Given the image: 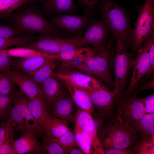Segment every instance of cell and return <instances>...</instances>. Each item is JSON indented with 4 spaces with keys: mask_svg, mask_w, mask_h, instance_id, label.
I'll list each match as a JSON object with an SVG mask.
<instances>
[{
    "mask_svg": "<svg viewBox=\"0 0 154 154\" xmlns=\"http://www.w3.org/2000/svg\"><path fill=\"white\" fill-rule=\"evenodd\" d=\"M25 4L2 19L7 24L30 35L52 36L62 38L74 37L53 27L44 17L40 8Z\"/></svg>",
    "mask_w": 154,
    "mask_h": 154,
    "instance_id": "1",
    "label": "cell"
},
{
    "mask_svg": "<svg viewBox=\"0 0 154 154\" xmlns=\"http://www.w3.org/2000/svg\"><path fill=\"white\" fill-rule=\"evenodd\" d=\"M106 121V123L102 121L98 131L104 150L131 149L139 138L132 127L119 122L115 117Z\"/></svg>",
    "mask_w": 154,
    "mask_h": 154,
    "instance_id": "2",
    "label": "cell"
},
{
    "mask_svg": "<svg viewBox=\"0 0 154 154\" xmlns=\"http://www.w3.org/2000/svg\"><path fill=\"white\" fill-rule=\"evenodd\" d=\"M99 8L102 21L112 33L113 38L122 39L128 44L131 30L125 10L110 0H100Z\"/></svg>",
    "mask_w": 154,
    "mask_h": 154,
    "instance_id": "3",
    "label": "cell"
},
{
    "mask_svg": "<svg viewBox=\"0 0 154 154\" xmlns=\"http://www.w3.org/2000/svg\"><path fill=\"white\" fill-rule=\"evenodd\" d=\"M116 49L115 63V80L113 92L116 112L120 111V100L125 90L127 79L132 69L133 59L127 51V43L121 39L116 40Z\"/></svg>",
    "mask_w": 154,
    "mask_h": 154,
    "instance_id": "4",
    "label": "cell"
},
{
    "mask_svg": "<svg viewBox=\"0 0 154 154\" xmlns=\"http://www.w3.org/2000/svg\"><path fill=\"white\" fill-rule=\"evenodd\" d=\"M154 0H145L140 8L134 29L130 30L127 42L132 50L138 52L154 32Z\"/></svg>",
    "mask_w": 154,
    "mask_h": 154,
    "instance_id": "5",
    "label": "cell"
},
{
    "mask_svg": "<svg viewBox=\"0 0 154 154\" xmlns=\"http://www.w3.org/2000/svg\"><path fill=\"white\" fill-rule=\"evenodd\" d=\"M112 43V40L110 39L103 49L98 51L94 50L79 71L97 78L107 86L113 87L114 81L109 65Z\"/></svg>",
    "mask_w": 154,
    "mask_h": 154,
    "instance_id": "6",
    "label": "cell"
},
{
    "mask_svg": "<svg viewBox=\"0 0 154 154\" xmlns=\"http://www.w3.org/2000/svg\"><path fill=\"white\" fill-rule=\"evenodd\" d=\"M7 119L21 132L31 130L38 137L43 133L29 109L27 97L21 91L17 93Z\"/></svg>",
    "mask_w": 154,
    "mask_h": 154,
    "instance_id": "7",
    "label": "cell"
},
{
    "mask_svg": "<svg viewBox=\"0 0 154 154\" xmlns=\"http://www.w3.org/2000/svg\"><path fill=\"white\" fill-rule=\"evenodd\" d=\"M88 24L83 35L69 37L68 39L77 48L91 45L95 50H101L110 40L109 37L110 32L102 20H91Z\"/></svg>",
    "mask_w": 154,
    "mask_h": 154,
    "instance_id": "8",
    "label": "cell"
},
{
    "mask_svg": "<svg viewBox=\"0 0 154 154\" xmlns=\"http://www.w3.org/2000/svg\"><path fill=\"white\" fill-rule=\"evenodd\" d=\"M149 46L148 37L144 43L142 48L138 51L137 57L133 60L132 68V75L127 88L121 96L120 103V107L126 97L133 93L139 83L148 69L149 65Z\"/></svg>",
    "mask_w": 154,
    "mask_h": 154,
    "instance_id": "9",
    "label": "cell"
},
{
    "mask_svg": "<svg viewBox=\"0 0 154 154\" xmlns=\"http://www.w3.org/2000/svg\"><path fill=\"white\" fill-rule=\"evenodd\" d=\"M91 16H79L70 13L58 14L51 17L49 21L53 27L67 33L81 37L82 33L91 20Z\"/></svg>",
    "mask_w": 154,
    "mask_h": 154,
    "instance_id": "10",
    "label": "cell"
},
{
    "mask_svg": "<svg viewBox=\"0 0 154 154\" xmlns=\"http://www.w3.org/2000/svg\"><path fill=\"white\" fill-rule=\"evenodd\" d=\"M87 91L97 110V114L99 119L106 120L114 117L116 107L115 94L113 91L106 87Z\"/></svg>",
    "mask_w": 154,
    "mask_h": 154,
    "instance_id": "11",
    "label": "cell"
},
{
    "mask_svg": "<svg viewBox=\"0 0 154 154\" xmlns=\"http://www.w3.org/2000/svg\"><path fill=\"white\" fill-rule=\"evenodd\" d=\"M146 114L143 104L134 94L127 96L121 106V121L130 127Z\"/></svg>",
    "mask_w": 154,
    "mask_h": 154,
    "instance_id": "12",
    "label": "cell"
},
{
    "mask_svg": "<svg viewBox=\"0 0 154 154\" xmlns=\"http://www.w3.org/2000/svg\"><path fill=\"white\" fill-rule=\"evenodd\" d=\"M74 104L70 96L64 92L53 102L49 111L68 124L75 120Z\"/></svg>",
    "mask_w": 154,
    "mask_h": 154,
    "instance_id": "13",
    "label": "cell"
},
{
    "mask_svg": "<svg viewBox=\"0 0 154 154\" xmlns=\"http://www.w3.org/2000/svg\"><path fill=\"white\" fill-rule=\"evenodd\" d=\"M52 75L62 81L68 80L86 91L106 87L101 81L86 73L79 71L66 73H53Z\"/></svg>",
    "mask_w": 154,
    "mask_h": 154,
    "instance_id": "14",
    "label": "cell"
},
{
    "mask_svg": "<svg viewBox=\"0 0 154 154\" xmlns=\"http://www.w3.org/2000/svg\"><path fill=\"white\" fill-rule=\"evenodd\" d=\"M18 86L21 92L28 98L41 97V87L26 74L16 70L6 71L3 73Z\"/></svg>",
    "mask_w": 154,
    "mask_h": 154,
    "instance_id": "15",
    "label": "cell"
},
{
    "mask_svg": "<svg viewBox=\"0 0 154 154\" xmlns=\"http://www.w3.org/2000/svg\"><path fill=\"white\" fill-rule=\"evenodd\" d=\"M65 38L39 35L34 41L24 47L33 49L53 56L58 54Z\"/></svg>",
    "mask_w": 154,
    "mask_h": 154,
    "instance_id": "16",
    "label": "cell"
},
{
    "mask_svg": "<svg viewBox=\"0 0 154 154\" xmlns=\"http://www.w3.org/2000/svg\"><path fill=\"white\" fill-rule=\"evenodd\" d=\"M41 3L40 9L46 19L58 14L73 13L77 9L74 0H43Z\"/></svg>",
    "mask_w": 154,
    "mask_h": 154,
    "instance_id": "17",
    "label": "cell"
},
{
    "mask_svg": "<svg viewBox=\"0 0 154 154\" xmlns=\"http://www.w3.org/2000/svg\"><path fill=\"white\" fill-rule=\"evenodd\" d=\"M22 132L20 137L12 143L16 154L40 153L41 147L37 135L29 130Z\"/></svg>",
    "mask_w": 154,
    "mask_h": 154,
    "instance_id": "18",
    "label": "cell"
},
{
    "mask_svg": "<svg viewBox=\"0 0 154 154\" xmlns=\"http://www.w3.org/2000/svg\"><path fill=\"white\" fill-rule=\"evenodd\" d=\"M60 80L52 75L42 84L41 98L48 111L53 102L64 92Z\"/></svg>",
    "mask_w": 154,
    "mask_h": 154,
    "instance_id": "19",
    "label": "cell"
},
{
    "mask_svg": "<svg viewBox=\"0 0 154 154\" xmlns=\"http://www.w3.org/2000/svg\"><path fill=\"white\" fill-rule=\"evenodd\" d=\"M63 81L66 84L70 96L75 104L78 108L91 115L93 114L95 108L87 92L69 81Z\"/></svg>",
    "mask_w": 154,
    "mask_h": 154,
    "instance_id": "20",
    "label": "cell"
},
{
    "mask_svg": "<svg viewBox=\"0 0 154 154\" xmlns=\"http://www.w3.org/2000/svg\"><path fill=\"white\" fill-rule=\"evenodd\" d=\"M27 98L29 109L44 133L46 123L51 114L41 98L37 97Z\"/></svg>",
    "mask_w": 154,
    "mask_h": 154,
    "instance_id": "21",
    "label": "cell"
},
{
    "mask_svg": "<svg viewBox=\"0 0 154 154\" xmlns=\"http://www.w3.org/2000/svg\"><path fill=\"white\" fill-rule=\"evenodd\" d=\"M131 127L139 138L154 142V113L146 114Z\"/></svg>",
    "mask_w": 154,
    "mask_h": 154,
    "instance_id": "22",
    "label": "cell"
},
{
    "mask_svg": "<svg viewBox=\"0 0 154 154\" xmlns=\"http://www.w3.org/2000/svg\"><path fill=\"white\" fill-rule=\"evenodd\" d=\"M94 51L93 48L88 46L80 48L77 54L72 59L68 61L62 62L60 66V69L62 70L60 72L79 71Z\"/></svg>",
    "mask_w": 154,
    "mask_h": 154,
    "instance_id": "23",
    "label": "cell"
},
{
    "mask_svg": "<svg viewBox=\"0 0 154 154\" xmlns=\"http://www.w3.org/2000/svg\"><path fill=\"white\" fill-rule=\"evenodd\" d=\"M48 59L42 56H35L16 59L13 67L16 70L27 74L33 73Z\"/></svg>",
    "mask_w": 154,
    "mask_h": 154,
    "instance_id": "24",
    "label": "cell"
},
{
    "mask_svg": "<svg viewBox=\"0 0 154 154\" xmlns=\"http://www.w3.org/2000/svg\"><path fill=\"white\" fill-rule=\"evenodd\" d=\"M102 121L100 119H93L88 122L83 129L91 140L93 154H104V150L99 135V129Z\"/></svg>",
    "mask_w": 154,
    "mask_h": 154,
    "instance_id": "25",
    "label": "cell"
},
{
    "mask_svg": "<svg viewBox=\"0 0 154 154\" xmlns=\"http://www.w3.org/2000/svg\"><path fill=\"white\" fill-rule=\"evenodd\" d=\"M69 129L66 122L51 114L44 133L45 135L53 139L59 137Z\"/></svg>",
    "mask_w": 154,
    "mask_h": 154,
    "instance_id": "26",
    "label": "cell"
},
{
    "mask_svg": "<svg viewBox=\"0 0 154 154\" xmlns=\"http://www.w3.org/2000/svg\"><path fill=\"white\" fill-rule=\"evenodd\" d=\"M55 59L48 58L34 72L26 74L35 82L40 85L52 75L56 65Z\"/></svg>",
    "mask_w": 154,
    "mask_h": 154,
    "instance_id": "27",
    "label": "cell"
},
{
    "mask_svg": "<svg viewBox=\"0 0 154 154\" xmlns=\"http://www.w3.org/2000/svg\"><path fill=\"white\" fill-rule=\"evenodd\" d=\"M37 37L36 35H26L7 38H0V50L13 46L24 47L35 40Z\"/></svg>",
    "mask_w": 154,
    "mask_h": 154,
    "instance_id": "28",
    "label": "cell"
},
{
    "mask_svg": "<svg viewBox=\"0 0 154 154\" xmlns=\"http://www.w3.org/2000/svg\"><path fill=\"white\" fill-rule=\"evenodd\" d=\"M3 50L9 56L15 58H23L35 56H42L50 59L51 58V55L25 47L9 48Z\"/></svg>",
    "mask_w": 154,
    "mask_h": 154,
    "instance_id": "29",
    "label": "cell"
},
{
    "mask_svg": "<svg viewBox=\"0 0 154 154\" xmlns=\"http://www.w3.org/2000/svg\"><path fill=\"white\" fill-rule=\"evenodd\" d=\"M16 129L7 119L0 123V146L12 143L14 141Z\"/></svg>",
    "mask_w": 154,
    "mask_h": 154,
    "instance_id": "30",
    "label": "cell"
},
{
    "mask_svg": "<svg viewBox=\"0 0 154 154\" xmlns=\"http://www.w3.org/2000/svg\"><path fill=\"white\" fill-rule=\"evenodd\" d=\"M68 38H65L59 53L54 56L55 59H60L62 62L68 61L72 59L78 52L80 48L76 47Z\"/></svg>",
    "mask_w": 154,
    "mask_h": 154,
    "instance_id": "31",
    "label": "cell"
},
{
    "mask_svg": "<svg viewBox=\"0 0 154 154\" xmlns=\"http://www.w3.org/2000/svg\"><path fill=\"white\" fill-rule=\"evenodd\" d=\"M74 132L77 145L84 154H92L91 141L88 135L83 129L76 125Z\"/></svg>",
    "mask_w": 154,
    "mask_h": 154,
    "instance_id": "32",
    "label": "cell"
},
{
    "mask_svg": "<svg viewBox=\"0 0 154 154\" xmlns=\"http://www.w3.org/2000/svg\"><path fill=\"white\" fill-rule=\"evenodd\" d=\"M52 139L57 143L66 153H68L71 149L76 147L77 144L75 133L70 129L59 137Z\"/></svg>",
    "mask_w": 154,
    "mask_h": 154,
    "instance_id": "33",
    "label": "cell"
},
{
    "mask_svg": "<svg viewBox=\"0 0 154 154\" xmlns=\"http://www.w3.org/2000/svg\"><path fill=\"white\" fill-rule=\"evenodd\" d=\"M18 92L9 95L0 94V123L7 117Z\"/></svg>",
    "mask_w": 154,
    "mask_h": 154,
    "instance_id": "34",
    "label": "cell"
},
{
    "mask_svg": "<svg viewBox=\"0 0 154 154\" xmlns=\"http://www.w3.org/2000/svg\"><path fill=\"white\" fill-rule=\"evenodd\" d=\"M154 143V142L139 138L131 149L134 154H153Z\"/></svg>",
    "mask_w": 154,
    "mask_h": 154,
    "instance_id": "35",
    "label": "cell"
},
{
    "mask_svg": "<svg viewBox=\"0 0 154 154\" xmlns=\"http://www.w3.org/2000/svg\"><path fill=\"white\" fill-rule=\"evenodd\" d=\"M41 151L47 154H64L63 149L56 142L45 135L43 136Z\"/></svg>",
    "mask_w": 154,
    "mask_h": 154,
    "instance_id": "36",
    "label": "cell"
},
{
    "mask_svg": "<svg viewBox=\"0 0 154 154\" xmlns=\"http://www.w3.org/2000/svg\"><path fill=\"white\" fill-rule=\"evenodd\" d=\"M149 46L148 51L149 65L148 69L140 82H145L153 75L154 71V33L149 37Z\"/></svg>",
    "mask_w": 154,
    "mask_h": 154,
    "instance_id": "37",
    "label": "cell"
},
{
    "mask_svg": "<svg viewBox=\"0 0 154 154\" xmlns=\"http://www.w3.org/2000/svg\"><path fill=\"white\" fill-rule=\"evenodd\" d=\"M17 86L12 79L3 73L0 77V94L9 95L17 92Z\"/></svg>",
    "mask_w": 154,
    "mask_h": 154,
    "instance_id": "38",
    "label": "cell"
},
{
    "mask_svg": "<svg viewBox=\"0 0 154 154\" xmlns=\"http://www.w3.org/2000/svg\"><path fill=\"white\" fill-rule=\"evenodd\" d=\"M8 55L3 50H0V77L4 72L11 70L16 59Z\"/></svg>",
    "mask_w": 154,
    "mask_h": 154,
    "instance_id": "39",
    "label": "cell"
},
{
    "mask_svg": "<svg viewBox=\"0 0 154 154\" xmlns=\"http://www.w3.org/2000/svg\"><path fill=\"white\" fill-rule=\"evenodd\" d=\"M93 119L91 114L78 108L75 112V125L83 129L87 123Z\"/></svg>",
    "mask_w": 154,
    "mask_h": 154,
    "instance_id": "40",
    "label": "cell"
},
{
    "mask_svg": "<svg viewBox=\"0 0 154 154\" xmlns=\"http://www.w3.org/2000/svg\"><path fill=\"white\" fill-rule=\"evenodd\" d=\"M27 35L10 26L0 22V38H7L24 36Z\"/></svg>",
    "mask_w": 154,
    "mask_h": 154,
    "instance_id": "41",
    "label": "cell"
},
{
    "mask_svg": "<svg viewBox=\"0 0 154 154\" xmlns=\"http://www.w3.org/2000/svg\"><path fill=\"white\" fill-rule=\"evenodd\" d=\"M79 6L83 10L84 14L92 16L98 5V0H76Z\"/></svg>",
    "mask_w": 154,
    "mask_h": 154,
    "instance_id": "42",
    "label": "cell"
},
{
    "mask_svg": "<svg viewBox=\"0 0 154 154\" xmlns=\"http://www.w3.org/2000/svg\"><path fill=\"white\" fill-rule=\"evenodd\" d=\"M13 12L11 0H0V19L7 16Z\"/></svg>",
    "mask_w": 154,
    "mask_h": 154,
    "instance_id": "43",
    "label": "cell"
},
{
    "mask_svg": "<svg viewBox=\"0 0 154 154\" xmlns=\"http://www.w3.org/2000/svg\"><path fill=\"white\" fill-rule=\"evenodd\" d=\"M139 100L143 105L146 113H154V93Z\"/></svg>",
    "mask_w": 154,
    "mask_h": 154,
    "instance_id": "44",
    "label": "cell"
},
{
    "mask_svg": "<svg viewBox=\"0 0 154 154\" xmlns=\"http://www.w3.org/2000/svg\"><path fill=\"white\" fill-rule=\"evenodd\" d=\"M151 79L144 84L137 86L133 93L135 94H138L139 93L147 90L154 88V77L153 75L151 77Z\"/></svg>",
    "mask_w": 154,
    "mask_h": 154,
    "instance_id": "45",
    "label": "cell"
},
{
    "mask_svg": "<svg viewBox=\"0 0 154 154\" xmlns=\"http://www.w3.org/2000/svg\"><path fill=\"white\" fill-rule=\"evenodd\" d=\"M0 154H16L12 143L0 146Z\"/></svg>",
    "mask_w": 154,
    "mask_h": 154,
    "instance_id": "46",
    "label": "cell"
},
{
    "mask_svg": "<svg viewBox=\"0 0 154 154\" xmlns=\"http://www.w3.org/2000/svg\"><path fill=\"white\" fill-rule=\"evenodd\" d=\"M105 154H134L131 150L110 149L104 150Z\"/></svg>",
    "mask_w": 154,
    "mask_h": 154,
    "instance_id": "47",
    "label": "cell"
},
{
    "mask_svg": "<svg viewBox=\"0 0 154 154\" xmlns=\"http://www.w3.org/2000/svg\"><path fill=\"white\" fill-rule=\"evenodd\" d=\"M13 11L19 7L32 1V0H11Z\"/></svg>",
    "mask_w": 154,
    "mask_h": 154,
    "instance_id": "48",
    "label": "cell"
},
{
    "mask_svg": "<svg viewBox=\"0 0 154 154\" xmlns=\"http://www.w3.org/2000/svg\"><path fill=\"white\" fill-rule=\"evenodd\" d=\"M68 153L70 154H84V152L80 148H77L76 147L71 149Z\"/></svg>",
    "mask_w": 154,
    "mask_h": 154,
    "instance_id": "49",
    "label": "cell"
},
{
    "mask_svg": "<svg viewBox=\"0 0 154 154\" xmlns=\"http://www.w3.org/2000/svg\"><path fill=\"white\" fill-rule=\"evenodd\" d=\"M33 1H34L36 2L41 3L43 1V0H32Z\"/></svg>",
    "mask_w": 154,
    "mask_h": 154,
    "instance_id": "50",
    "label": "cell"
}]
</instances>
